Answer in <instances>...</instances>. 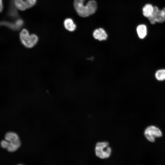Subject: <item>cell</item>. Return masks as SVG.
<instances>
[{"label":"cell","mask_w":165,"mask_h":165,"mask_svg":"<svg viewBox=\"0 0 165 165\" xmlns=\"http://www.w3.org/2000/svg\"><path fill=\"white\" fill-rule=\"evenodd\" d=\"M64 26L66 30L70 32H74L77 30L76 25L71 18L65 19L64 22Z\"/></svg>","instance_id":"ba28073f"},{"label":"cell","mask_w":165,"mask_h":165,"mask_svg":"<svg viewBox=\"0 0 165 165\" xmlns=\"http://www.w3.org/2000/svg\"><path fill=\"white\" fill-rule=\"evenodd\" d=\"M85 0H74L73 5L77 14L80 16L86 17L94 14L97 8V4L94 0L88 1L85 6Z\"/></svg>","instance_id":"6da1fadb"},{"label":"cell","mask_w":165,"mask_h":165,"mask_svg":"<svg viewBox=\"0 0 165 165\" xmlns=\"http://www.w3.org/2000/svg\"><path fill=\"white\" fill-rule=\"evenodd\" d=\"M15 23L19 29L24 24L23 20L21 19H17L15 22Z\"/></svg>","instance_id":"9a60e30c"},{"label":"cell","mask_w":165,"mask_h":165,"mask_svg":"<svg viewBox=\"0 0 165 165\" xmlns=\"http://www.w3.org/2000/svg\"><path fill=\"white\" fill-rule=\"evenodd\" d=\"M95 152L98 157L102 159H106L110 156L112 149L107 142H98L95 146Z\"/></svg>","instance_id":"277c9868"},{"label":"cell","mask_w":165,"mask_h":165,"mask_svg":"<svg viewBox=\"0 0 165 165\" xmlns=\"http://www.w3.org/2000/svg\"><path fill=\"white\" fill-rule=\"evenodd\" d=\"M156 22L158 23H163L165 22V7L159 10L157 15Z\"/></svg>","instance_id":"8fae6325"},{"label":"cell","mask_w":165,"mask_h":165,"mask_svg":"<svg viewBox=\"0 0 165 165\" xmlns=\"http://www.w3.org/2000/svg\"><path fill=\"white\" fill-rule=\"evenodd\" d=\"M154 11V6L151 3L145 4L142 8V13L145 17L148 18L152 14Z\"/></svg>","instance_id":"9c48e42d"},{"label":"cell","mask_w":165,"mask_h":165,"mask_svg":"<svg viewBox=\"0 0 165 165\" xmlns=\"http://www.w3.org/2000/svg\"><path fill=\"white\" fill-rule=\"evenodd\" d=\"M92 36L95 41L102 42L107 41L109 38V33L102 28L95 29L92 32Z\"/></svg>","instance_id":"8992f818"},{"label":"cell","mask_w":165,"mask_h":165,"mask_svg":"<svg viewBox=\"0 0 165 165\" xmlns=\"http://www.w3.org/2000/svg\"></svg>","instance_id":"ffe728a7"},{"label":"cell","mask_w":165,"mask_h":165,"mask_svg":"<svg viewBox=\"0 0 165 165\" xmlns=\"http://www.w3.org/2000/svg\"><path fill=\"white\" fill-rule=\"evenodd\" d=\"M15 10L14 8H12L9 11V15L12 17L17 16V14L16 10Z\"/></svg>","instance_id":"2e32d148"},{"label":"cell","mask_w":165,"mask_h":165,"mask_svg":"<svg viewBox=\"0 0 165 165\" xmlns=\"http://www.w3.org/2000/svg\"><path fill=\"white\" fill-rule=\"evenodd\" d=\"M9 145V142L6 140H2L1 142V145L3 148H6Z\"/></svg>","instance_id":"e0dca14e"},{"label":"cell","mask_w":165,"mask_h":165,"mask_svg":"<svg viewBox=\"0 0 165 165\" xmlns=\"http://www.w3.org/2000/svg\"><path fill=\"white\" fill-rule=\"evenodd\" d=\"M14 3L15 6L19 10L23 11L27 9L25 1L14 0Z\"/></svg>","instance_id":"4fadbf2b"},{"label":"cell","mask_w":165,"mask_h":165,"mask_svg":"<svg viewBox=\"0 0 165 165\" xmlns=\"http://www.w3.org/2000/svg\"><path fill=\"white\" fill-rule=\"evenodd\" d=\"M20 38L22 44L27 48L33 47L37 43L38 38L35 34H29L28 30L23 29L20 33Z\"/></svg>","instance_id":"3957f363"},{"label":"cell","mask_w":165,"mask_h":165,"mask_svg":"<svg viewBox=\"0 0 165 165\" xmlns=\"http://www.w3.org/2000/svg\"><path fill=\"white\" fill-rule=\"evenodd\" d=\"M136 31L137 36L140 39H144L148 34V28L145 24H140L138 25Z\"/></svg>","instance_id":"52a82bcc"},{"label":"cell","mask_w":165,"mask_h":165,"mask_svg":"<svg viewBox=\"0 0 165 165\" xmlns=\"http://www.w3.org/2000/svg\"><path fill=\"white\" fill-rule=\"evenodd\" d=\"M159 10L157 6H154L153 12L152 15L148 18L151 24L154 25L156 23V18Z\"/></svg>","instance_id":"30bf717a"},{"label":"cell","mask_w":165,"mask_h":165,"mask_svg":"<svg viewBox=\"0 0 165 165\" xmlns=\"http://www.w3.org/2000/svg\"><path fill=\"white\" fill-rule=\"evenodd\" d=\"M155 76L156 79L159 81L165 80V69L157 70L155 73Z\"/></svg>","instance_id":"7c38bea8"},{"label":"cell","mask_w":165,"mask_h":165,"mask_svg":"<svg viewBox=\"0 0 165 165\" xmlns=\"http://www.w3.org/2000/svg\"><path fill=\"white\" fill-rule=\"evenodd\" d=\"M144 134L146 139L151 142H154L156 138L161 137L163 135L161 130L154 125L147 127L145 130Z\"/></svg>","instance_id":"5b68a950"},{"label":"cell","mask_w":165,"mask_h":165,"mask_svg":"<svg viewBox=\"0 0 165 165\" xmlns=\"http://www.w3.org/2000/svg\"><path fill=\"white\" fill-rule=\"evenodd\" d=\"M5 140L9 142L7 148L10 152H15L20 146L21 143L18 135L13 132H7L5 135Z\"/></svg>","instance_id":"7a4b0ae2"},{"label":"cell","mask_w":165,"mask_h":165,"mask_svg":"<svg viewBox=\"0 0 165 165\" xmlns=\"http://www.w3.org/2000/svg\"><path fill=\"white\" fill-rule=\"evenodd\" d=\"M0 12H1L2 11V10L3 9V2H2V0H0Z\"/></svg>","instance_id":"d6986e66"},{"label":"cell","mask_w":165,"mask_h":165,"mask_svg":"<svg viewBox=\"0 0 165 165\" xmlns=\"http://www.w3.org/2000/svg\"><path fill=\"white\" fill-rule=\"evenodd\" d=\"M32 6L34 5L36 2V0H25Z\"/></svg>","instance_id":"ac0fdd59"},{"label":"cell","mask_w":165,"mask_h":165,"mask_svg":"<svg viewBox=\"0 0 165 165\" xmlns=\"http://www.w3.org/2000/svg\"><path fill=\"white\" fill-rule=\"evenodd\" d=\"M1 25L5 26L13 30H17L19 29L15 23L3 21L1 22Z\"/></svg>","instance_id":"5bb4252c"}]
</instances>
